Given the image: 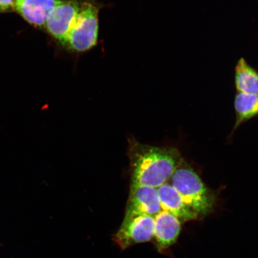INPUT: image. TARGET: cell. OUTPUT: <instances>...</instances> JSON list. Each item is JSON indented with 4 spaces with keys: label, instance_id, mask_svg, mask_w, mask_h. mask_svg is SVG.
Masks as SVG:
<instances>
[{
    "label": "cell",
    "instance_id": "obj_1",
    "mask_svg": "<svg viewBox=\"0 0 258 258\" xmlns=\"http://www.w3.org/2000/svg\"><path fill=\"white\" fill-rule=\"evenodd\" d=\"M131 189L147 186L158 188L166 183L182 162L175 148L150 146L138 143L130 149Z\"/></svg>",
    "mask_w": 258,
    "mask_h": 258
},
{
    "label": "cell",
    "instance_id": "obj_2",
    "mask_svg": "<svg viewBox=\"0 0 258 258\" xmlns=\"http://www.w3.org/2000/svg\"><path fill=\"white\" fill-rule=\"evenodd\" d=\"M171 180L173 188L199 217H205L213 211L215 196L191 167L182 162L173 173Z\"/></svg>",
    "mask_w": 258,
    "mask_h": 258
},
{
    "label": "cell",
    "instance_id": "obj_3",
    "mask_svg": "<svg viewBox=\"0 0 258 258\" xmlns=\"http://www.w3.org/2000/svg\"><path fill=\"white\" fill-rule=\"evenodd\" d=\"M101 5L96 0H82L78 14L63 47L76 53L91 50L98 43Z\"/></svg>",
    "mask_w": 258,
    "mask_h": 258
},
{
    "label": "cell",
    "instance_id": "obj_4",
    "mask_svg": "<svg viewBox=\"0 0 258 258\" xmlns=\"http://www.w3.org/2000/svg\"><path fill=\"white\" fill-rule=\"evenodd\" d=\"M155 219L148 215H137L124 218L114 241L122 249L132 245L144 243L154 236Z\"/></svg>",
    "mask_w": 258,
    "mask_h": 258
},
{
    "label": "cell",
    "instance_id": "obj_5",
    "mask_svg": "<svg viewBox=\"0 0 258 258\" xmlns=\"http://www.w3.org/2000/svg\"><path fill=\"white\" fill-rule=\"evenodd\" d=\"M81 0H63L51 12L44 30L63 46L80 8Z\"/></svg>",
    "mask_w": 258,
    "mask_h": 258
},
{
    "label": "cell",
    "instance_id": "obj_6",
    "mask_svg": "<svg viewBox=\"0 0 258 258\" xmlns=\"http://www.w3.org/2000/svg\"><path fill=\"white\" fill-rule=\"evenodd\" d=\"M161 211L157 188L141 186L131 190L125 218L137 215H148L155 217Z\"/></svg>",
    "mask_w": 258,
    "mask_h": 258
},
{
    "label": "cell",
    "instance_id": "obj_7",
    "mask_svg": "<svg viewBox=\"0 0 258 258\" xmlns=\"http://www.w3.org/2000/svg\"><path fill=\"white\" fill-rule=\"evenodd\" d=\"M63 0H16L14 11L29 24L44 30L53 9Z\"/></svg>",
    "mask_w": 258,
    "mask_h": 258
},
{
    "label": "cell",
    "instance_id": "obj_8",
    "mask_svg": "<svg viewBox=\"0 0 258 258\" xmlns=\"http://www.w3.org/2000/svg\"><path fill=\"white\" fill-rule=\"evenodd\" d=\"M155 219L154 236L159 250L176 243L181 231V222L171 213L161 211Z\"/></svg>",
    "mask_w": 258,
    "mask_h": 258
},
{
    "label": "cell",
    "instance_id": "obj_9",
    "mask_svg": "<svg viewBox=\"0 0 258 258\" xmlns=\"http://www.w3.org/2000/svg\"><path fill=\"white\" fill-rule=\"evenodd\" d=\"M157 189L162 211L171 213L180 222L195 220L199 217L172 185L165 183Z\"/></svg>",
    "mask_w": 258,
    "mask_h": 258
},
{
    "label": "cell",
    "instance_id": "obj_10",
    "mask_svg": "<svg viewBox=\"0 0 258 258\" xmlns=\"http://www.w3.org/2000/svg\"><path fill=\"white\" fill-rule=\"evenodd\" d=\"M234 82L238 92L258 95V72L243 57L235 66Z\"/></svg>",
    "mask_w": 258,
    "mask_h": 258
},
{
    "label": "cell",
    "instance_id": "obj_11",
    "mask_svg": "<svg viewBox=\"0 0 258 258\" xmlns=\"http://www.w3.org/2000/svg\"><path fill=\"white\" fill-rule=\"evenodd\" d=\"M236 121L234 129L258 115V95L238 92L235 97Z\"/></svg>",
    "mask_w": 258,
    "mask_h": 258
},
{
    "label": "cell",
    "instance_id": "obj_12",
    "mask_svg": "<svg viewBox=\"0 0 258 258\" xmlns=\"http://www.w3.org/2000/svg\"><path fill=\"white\" fill-rule=\"evenodd\" d=\"M16 0H0V14L14 11Z\"/></svg>",
    "mask_w": 258,
    "mask_h": 258
}]
</instances>
